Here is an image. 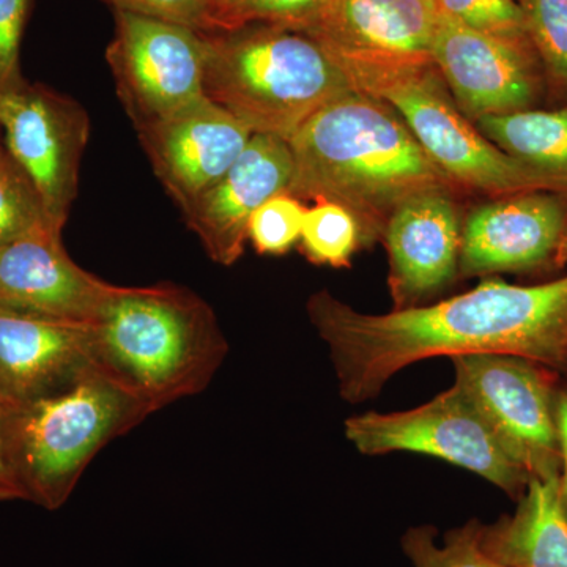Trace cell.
<instances>
[{"mask_svg": "<svg viewBox=\"0 0 567 567\" xmlns=\"http://www.w3.org/2000/svg\"><path fill=\"white\" fill-rule=\"evenodd\" d=\"M480 544L503 567H567V518L559 477H532L513 516L483 524Z\"/></svg>", "mask_w": 567, "mask_h": 567, "instance_id": "cell-19", "label": "cell"}, {"mask_svg": "<svg viewBox=\"0 0 567 567\" xmlns=\"http://www.w3.org/2000/svg\"><path fill=\"white\" fill-rule=\"evenodd\" d=\"M308 208L289 193L267 200L254 213L248 227V240L259 254L281 256L298 244Z\"/></svg>", "mask_w": 567, "mask_h": 567, "instance_id": "cell-26", "label": "cell"}, {"mask_svg": "<svg viewBox=\"0 0 567 567\" xmlns=\"http://www.w3.org/2000/svg\"><path fill=\"white\" fill-rule=\"evenodd\" d=\"M451 361L454 383L475 402L511 456L532 477H559L555 399L563 377L513 354H464Z\"/></svg>", "mask_w": 567, "mask_h": 567, "instance_id": "cell-8", "label": "cell"}, {"mask_svg": "<svg viewBox=\"0 0 567 567\" xmlns=\"http://www.w3.org/2000/svg\"><path fill=\"white\" fill-rule=\"evenodd\" d=\"M517 2H518V3H520V2H522V0H517Z\"/></svg>", "mask_w": 567, "mask_h": 567, "instance_id": "cell-33", "label": "cell"}, {"mask_svg": "<svg viewBox=\"0 0 567 567\" xmlns=\"http://www.w3.org/2000/svg\"><path fill=\"white\" fill-rule=\"evenodd\" d=\"M204 92L254 134L289 141L354 87L311 35L275 24L205 32Z\"/></svg>", "mask_w": 567, "mask_h": 567, "instance_id": "cell-4", "label": "cell"}, {"mask_svg": "<svg viewBox=\"0 0 567 567\" xmlns=\"http://www.w3.org/2000/svg\"><path fill=\"white\" fill-rule=\"evenodd\" d=\"M435 0H324L305 29L352 82L372 71L432 61Z\"/></svg>", "mask_w": 567, "mask_h": 567, "instance_id": "cell-13", "label": "cell"}, {"mask_svg": "<svg viewBox=\"0 0 567 567\" xmlns=\"http://www.w3.org/2000/svg\"><path fill=\"white\" fill-rule=\"evenodd\" d=\"M287 142L293 156L290 196L344 207L364 246L382 240L391 215L410 197L461 189L390 104L358 91L317 111Z\"/></svg>", "mask_w": 567, "mask_h": 567, "instance_id": "cell-2", "label": "cell"}, {"mask_svg": "<svg viewBox=\"0 0 567 567\" xmlns=\"http://www.w3.org/2000/svg\"><path fill=\"white\" fill-rule=\"evenodd\" d=\"M481 528L483 524L472 518L462 527L450 529L442 546L436 544L434 527L410 528L402 536V550L413 567H503L481 548Z\"/></svg>", "mask_w": 567, "mask_h": 567, "instance_id": "cell-22", "label": "cell"}, {"mask_svg": "<svg viewBox=\"0 0 567 567\" xmlns=\"http://www.w3.org/2000/svg\"><path fill=\"white\" fill-rule=\"evenodd\" d=\"M92 368L91 323L0 312V401L25 404L61 393Z\"/></svg>", "mask_w": 567, "mask_h": 567, "instance_id": "cell-18", "label": "cell"}, {"mask_svg": "<svg viewBox=\"0 0 567 567\" xmlns=\"http://www.w3.org/2000/svg\"><path fill=\"white\" fill-rule=\"evenodd\" d=\"M2 147H3V142H2V140H0V148H2Z\"/></svg>", "mask_w": 567, "mask_h": 567, "instance_id": "cell-32", "label": "cell"}, {"mask_svg": "<svg viewBox=\"0 0 567 567\" xmlns=\"http://www.w3.org/2000/svg\"><path fill=\"white\" fill-rule=\"evenodd\" d=\"M95 368L152 413L203 393L229 346L212 306L186 287H117L91 323Z\"/></svg>", "mask_w": 567, "mask_h": 567, "instance_id": "cell-3", "label": "cell"}, {"mask_svg": "<svg viewBox=\"0 0 567 567\" xmlns=\"http://www.w3.org/2000/svg\"><path fill=\"white\" fill-rule=\"evenodd\" d=\"M151 415L96 368L61 393L9 404L7 439L22 498L59 509L96 454Z\"/></svg>", "mask_w": 567, "mask_h": 567, "instance_id": "cell-5", "label": "cell"}, {"mask_svg": "<svg viewBox=\"0 0 567 567\" xmlns=\"http://www.w3.org/2000/svg\"><path fill=\"white\" fill-rule=\"evenodd\" d=\"M432 61L470 121L535 110L547 91L532 41L476 31L440 11Z\"/></svg>", "mask_w": 567, "mask_h": 567, "instance_id": "cell-11", "label": "cell"}, {"mask_svg": "<svg viewBox=\"0 0 567 567\" xmlns=\"http://www.w3.org/2000/svg\"><path fill=\"white\" fill-rule=\"evenodd\" d=\"M344 432L364 456L413 453L442 458L475 473L514 499L524 495L532 480L456 383L416 409L350 416Z\"/></svg>", "mask_w": 567, "mask_h": 567, "instance_id": "cell-7", "label": "cell"}, {"mask_svg": "<svg viewBox=\"0 0 567 567\" xmlns=\"http://www.w3.org/2000/svg\"><path fill=\"white\" fill-rule=\"evenodd\" d=\"M137 134L164 188L186 212L237 162L254 133L205 96Z\"/></svg>", "mask_w": 567, "mask_h": 567, "instance_id": "cell-17", "label": "cell"}, {"mask_svg": "<svg viewBox=\"0 0 567 567\" xmlns=\"http://www.w3.org/2000/svg\"><path fill=\"white\" fill-rule=\"evenodd\" d=\"M292 177L289 142L252 134L229 171L183 212L213 262L230 267L244 256L254 213L275 196L289 193Z\"/></svg>", "mask_w": 567, "mask_h": 567, "instance_id": "cell-16", "label": "cell"}, {"mask_svg": "<svg viewBox=\"0 0 567 567\" xmlns=\"http://www.w3.org/2000/svg\"><path fill=\"white\" fill-rule=\"evenodd\" d=\"M306 311L350 404L377 398L402 369L436 357L513 354L567 377V276L532 286L484 278L468 292L386 315H365L319 290Z\"/></svg>", "mask_w": 567, "mask_h": 567, "instance_id": "cell-1", "label": "cell"}, {"mask_svg": "<svg viewBox=\"0 0 567 567\" xmlns=\"http://www.w3.org/2000/svg\"><path fill=\"white\" fill-rule=\"evenodd\" d=\"M3 147L39 193L52 229L62 233L76 199L91 122L70 96L24 81L0 95Z\"/></svg>", "mask_w": 567, "mask_h": 567, "instance_id": "cell-10", "label": "cell"}, {"mask_svg": "<svg viewBox=\"0 0 567 567\" xmlns=\"http://www.w3.org/2000/svg\"><path fill=\"white\" fill-rule=\"evenodd\" d=\"M435 2H436V0H435Z\"/></svg>", "mask_w": 567, "mask_h": 567, "instance_id": "cell-35", "label": "cell"}, {"mask_svg": "<svg viewBox=\"0 0 567 567\" xmlns=\"http://www.w3.org/2000/svg\"><path fill=\"white\" fill-rule=\"evenodd\" d=\"M563 380H565V382H567V377H566V379H563Z\"/></svg>", "mask_w": 567, "mask_h": 567, "instance_id": "cell-34", "label": "cell"}, {"mask_svg": "<svg viewBox=\"0 0 567 567\" xmlns=\"http://www.w3.org/2000/svg\"><path fill=\"white\" fill-rule=\"evenodd\" d=\"M300 244L309 262L334 268L347 267L353 254L364 246L352 213L334 203H316L308 208Z\"/></svg>", "mask_w": 567, "mask_h": 567, "instance_id": "cell-21", "label": "cell"}, {"mask_svg": "<svg viewBox=\"0 0 567 567\" xmlns=\"http://www.w3.org/2000/svg\"><path fill=\"white\" fill-rule=\"evenodd\" d=\"M106 59L137 132L205 99V32L114 10Z\"/></svg>", "mask_w": 567, "mask_h": 567, "instance_id": "cell-9", "label": "cell"}, {"mask_svg": "<svg viewBox=\"0 0 567 567\" xmlns=\"http://www.w3.org/2000/svg\"><path fill=\"white\" fill-rule=\"evenodd\" d=\"M7 417H9V404L0 401V503L14 502V499L24 502L10 461Z\"/></svg>", "mask_w": 567, "mask_h": 567, "instance_id": "cell-30", "label": "cell"}, {"mask_svg": "<svg viewBox=\"0 0 567 567\" xmlns=\"http://www.w3.org/2000/svg\"><path fill=\"white\" fill-rule=\"evenodd\" d=\"M559 454H561V472H559V499L567 518V382L561 380L555 399Z\"/></svg>", "mask_w": 567, "mask_h": 567, "instance_id": "cell-31", "label": "cell"}, {"mask_svg": "<svg viewBox=\"0 0 567 567\" xmlns=\"http://www.w3.org/2000/svg\"><path fill=\"white\" fill-rule=\"evenodd\" d=\"M520 7L547 87L567 99V0H522Z\"/></svg>", "mask_w": 567, "mask_h": 567, "instance_id": "cell-23", "label": "cell"}, {"mask_svg": "<svg viewBox=\"0 0 567 567\" xmlns=\"http://www.w3.org/2000/svg\"><path fill=\"white\" fill-rule=\"evenodd\" d=\"M31 0H0V95L24 82L21 41Z\"/></svg>", "mask_w": 567, "mask_h": 567, "instance_id": "cell-28", "label": "cell"}, {"mask_svg": "<svg viewBox=\"0 0 567 567\" xmlns=\"http://www.w3.org/2000/svg\"><path fill=\"white\" fill-rule=\"evenodd\" d=\"M567 265V193L496 197L466 216L461 278L557 275Z\"/></svg>", "mask_w": 567, "mask_h": 567, "instance_id": "cell-12", "label": "cell"}, {"mask_svg": "<svg viewBox=\"0 0 567 567\" xmlns=\"http://www.w3.org/2000/svg\"><path fill=\"white\" fill-rule=\"evenodd\" d=\"M473 123L507 155L567 178V104L551 111L484 115Z\"/></svg>", "mask_w": 567, "mask_h": 567, "instance_id": "cell-20", "label": "cell"}, {"mask_svg": "<svg viewBox=\"0 0 567 567\" xmlns=\"http://www.w3.org/2000/svg\"><path fill=\"white\" fill-rule=\"evenodd\" d=\"M114 10L213 32L210 0H104Z\"/></svg>", "mask_w": 567, "mask_h": 567, "instance_id": "cell-29", "label": "cell"}, {"mask_svg": "<svg viewBox=\"0 0 567 567\" xmlns=\"http://www.w3.org/2000/svg\"><path fill=\"white\" fill-rule=\"evenodd\" d=\"M462 233L453 192H425L399 205L382 238L393 309L427 305L461 278Z\"/></svg>", "mask_w": 567, "mask_h": 567, "instance_id": "cell-15", "label": "cell"}, {"mask_svg": "<svg viewBox=\"0 0 567 567\" xmlns=\"http://www.w3.org/2000/svg\"><path fill=\"white\" fill-rule=\"evenodd\" d=\"M442 13L492 35L524 39V10L517 0H436Z\"/></svg>", "mask_w": 567, "mask_h": 567, "instance_id": "cell-27", "label": "cell"}, {"mask_svg": "<svg viewBox=\"0 0 567 567\" xmlns=\"http://www.w3.org/2000/svg\"><path fill=\"white\" fill-rule=\"evenodd\" d=\"M324 0H210L213 31L275 24L305 31Z\"/></svg>", "mask_w": 567, "mask_h": 567, "instance_id": "cell-25", "label": "cell"}, {"mask_svg": "<svg viewBox=\"0 0 567 567\" xmlns=\"http://www.w3.org/2000/svg\"><path fill=\"white\" fill-rule=\"evenodd\" d=\"M354 91L382 100L458 188L491 199L532 192L567 193V178L507 155L458 110L435 63L372 71Z\"/></svg>", "mask_w": 567, "mask_h": 567, "instance_id": "cell-6", "label": "cell"}, {"mask_svg": "<svg viewBox=\"0 0 567 567\" xmlns=\"http://www.w3.org/2000/svg\"><path fill=\"white\" fill-rule=\"evenodd\" d=\"M47 227L39 193L7 148H0V248Z\"/></svg>", "mask_w": 567, "mask_h": 567, "instance_id": "cell-24", "label": "cell"}, {"mask_svg": "<svg viewBox=\"0 0 567 567\" xmlns=\"http://www.w3.org/2000/svg\"><path fill=\"white\" fill-rule=\"evenodd\" d=\"M117 287L74 262L51 227L0 248V312L93 323Z\"/></svg>", "mask_w": 567, "mask_h": 567, "instance_id": "cell-14", "label": "cell"}]
</instances>
